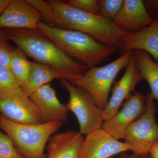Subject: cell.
<instances>
[{
    "label": "cell",
    "mask_w": 158,
    "mask_h": 158,
    "mask_svg": "<svg viewBox=\"0 0 158 158\" xmlns=\"http://www.w3.org/2000/svg\"><path fill=\"white\" fill-rule=\"evenodd\" d=\"M0 158H12L3 157L0 156Z\"/></svg>",
    "instance_id": "cell-30"
},
{
    "label": "cell",
    "mask_w": 158,
    "mask_h": 158,
    "mask_svg": "<svg viewBox=\"0 0 158 158\" xmlns=\"http://www.w3.org/2000/svg\"><path fill=\"white\" fill-rule=\"evenodd\" d=\"M135 50L146 52L158 64V17L148 27L138 32H128L120 39L118 51L121 55Z\"/></svg>",
    "instance_id": "cell-14"
},
{
    "label": "cell",
    "mask_w": 158,
    "mask_h": 158,
    "mask_svg": "<svg viewBox=\"0 0 158 158\" xmlns=\"http://www.w3.org/2000/svg\"><path fill=\"white\" fill-rule=\"evenodd\" d=\"M128 151L126 143L115 139L101 128L84 138L78 158H111Z\"/></svg>",
    "instance_id": "cell-10"
},
{
    "label": "cell",
    "mask_w": 158,
    "mask_h": 158,
    "mask_svg": "<svg viewBox=\"0 0 158 158\" xmlns=\"http://www.w3.org/2000/svg\"><path fill=\"white\" fill-rule=\"evenodd\" d=\"M56 79L68 81L67 76L56 69L50 65L31 62L27 81L21 88L26 95L29 97L40 87Z\"/></svg>",
    "instance_id": "cell-17"
},
{
    "label": "cell",
    "mask_w": 158,
    "mask_h": 158,
    "mask_svg": "<svg viewBox=\"0 0 158 158\" xmlns=\"http://www.w3.org/2000/svg\"><path fill=\"white\" fill-rule=\"evenodd\" d=\"M20 88L9 68L0 63V95Z\"/></svg>",
    "instance_id": "cell-21"
},
{
    "label": "cell",
    "mask_w": 158,
    "mask_h": 158,
    "mask_svg": "<svg viewBox=\"0 0 158 158\" xmlns=\"http://www.w3.org/2000/svg\"><path fill=\"white\" fill-rule=\"evenodd\" d=\"M13 49L10 40L4 34L2 29H0V63L8 68Z\"/></svg>",
    "instance_id": "cell-25"
},
{
    "label": "cell",
    "mask_w": 158,
    "mask_h": 158,
    "mask_svg": "<svg viewBox=\"0 0 158 158\" xmlns=\"http://www.w3.org/2000/svg\"><path fill=\"white\" fill-rule=\"evenodd\" d=\"M149 155L150 158H158V141L153 146Z\"/></svg>",
    "instance_id": "cell-29"
},
{
    "label": "cell",
    "mask_w": 158,
    "mask_h": 158,
    "mask_svg": "<svg viewBox=\"0 0 158 158\" xmlns=\"http://www.w3.org/2000/svg\"><path fill=\"white\" fill-rule=\"evenodd\" d=\"M11 2V0H0V17Z\"/></svg>",
    "instance_id": "cell-27"
},
{
    "label": "cell",
    "mask_w": 158,
    "mask_h": 158,
    "mask_svg": "<svg viewBox=\"0 0 158 158\" xmlns=\"http://www.w3.org/2000/svg\"><path fill=\"white\" fill-rule=\"evenodd\" d=\"M29 97L37 107L43 123L67 122L69 112L67 106L60 102L49 84L40 87Z\"/></svg>",
    "instance_id": "cell-13"
},
{
    "label": "cell",
    "mask_w": 158,
    "mask_h": 158,
    "mask_svg": "<svg viewBox=\"0 0 158 158\" xmlns=\"http://www.w3.org/2000/svg\"><path fill=\"white\" fill-rule=\"evenodd\" d=\"M126 68L124 74L116 82L111 90L112 95L103 111L104 122L115 116L123 101L129 97L131 93H135L136 86L139 82L144 80L136 66L135 54Z\"/></svg>",
    "instance_id": "cell-11"
},
{
    "label": "cell",
    "mask_w": 158,
    "mask_h": 158,
    "mask_svg": "<svg viewBox=\"0 0 158 158\" xmlns=\"http://www.w3.org/2000/svg\"><path fill=\"white\" fill-rule=\"evenodd\" d=\"M0 156L12 158H24L15 146L12 139L0 130Z\"/></svg>",
    "instance_id": "cell-23"
},
{
    "label": "cell",
    "mask_w": 158,
    "mask_h": 158,
    "mask_svg": "<svg viewBox=\"0 0 158 158\" xmlns=\"http://www.w3.org/2000/svg\"><path fill=\"white\" fill-rule=\"evenodd\" d=\"M0 114L15 123H43L37 107L21 88L0 95Z\"/></svg>",
    "instance_id": "cell-8"
},
{
    "label": "cell",
    "mask_w": 158,
    "mask_h": 158,
    "mask_svg": "<svg viewBox=\"0 0 158 158\" xmlns=\"http://www.w3.org/2000/svg\"><path fill=\"white\" fill-rule=\"evenodd\" d=\"M10 41L35 62L50 65L64 74L69 82L81 77L86 66L69 56L52 41L37 30L2 29Z\"/></svg>",
    "instance_id": "cell-1"
},
{
    "label": "cell",
    "mask_w": 158,
    "mask_h": 158,
    "mask_svg": "<svg viewBox=\"0 0 158 158\" xmlns=\"http://www.w3.org/2000/svg\"><path fill=\"white\" fill-rule=\"evenodd\" d=\"M119 158H150V157L149 154L140 155L133 153L131 155H123Z\"/></svg>",
    "instance_id": "cell-28"
},
{
    "label": "cell",
    "mask_w": 158,
    "mask_h": 158,
    "mask_svg": "<svg viewBox=\"0 0 158 158\" xmlns=\"http://www.w3.org/2000/svg\"><path fill=\"white\" fill-rule=\"evenodd\" d=\"M144 3L148 11L152 18L154 15V19L158 17V0L145 1Z\"/></svg>",
    "instance_id": "cell-26"
},
{
    "label": "cell",
    "mask_w": 158,
    "mask_h": 158,
    "mask_svg": "<svg viewBox=\"0 0 158 158\" xmlns=\"http://www.w3.org/2000/svg\"><path fill=\"white\" fill-rule=\"evenodd\" d=\"M134 52L137 68L143 80L149 85L151 95L158 102V64L146 52L141 50Z\"/></svg>",
    "instance_id": "cell-18"
},
{
    "label": "cell",
    "mask_w": 158,
    "mask_h": 158,
    "mask_svg": "<svg viewBox=\"0 0 158 158\" xmlns=\"http://www.w3.org/2000/svg\"><path fill=\"white\" fill-rule=\"evenodd\" d=\"M144 1L124 0L123 5L112 21L124 31L136 32L148 27L153 22Z\"/></svg>",
    "instance_id": "cell-15"
},
{
    "label": "cell",
    "mask_w": 158,
    "mask_h": 158,
    "mask_svg": "<svg viewBox=\"0 0 158 158\" xmlns=\"http://www.w3.org/2000/svg\"><path fill=\"white\" fill-rule=\"evenodd\" d=\"M99 16L110 20L113 19L121 9L124 0H98Z\"/></svg>",
    "instance_id": "cell-20"
},
{
    "label": "cell",
    "mask_w": 158,
    "mask_h": 158,
    "mask_svg": "<svg viewBox=\"0 0 158 158\" xmlns=\"http://www.w3.org/2000/svg\"><path fill=\"white\" fill-rule=\"evenodd\" d=\"M31 62L25 54L16 47L13 48L9 61V68L21 88L26 85L31 70Z\"/></svg>",
    "instance_id": "cell-19"
},
{
    "label": "cell",
    "mask_w": 158,
    "mask_h": 158,
    "mask_svg": "<svg viewBox=\"0 0 158 158\" xmlns=\"http://www.w3.org/2000/svg\"><path fill=\"white\" fill-rule=\"evenodd\" d=\"M61 83L69 94L66 106L69 111L72 112L77 119L79 133L87 135L101 128L104 122L103 111L98 106L90 94L67 80H61Z\"/></svg>",
    "instance_id": "cell-7"
},
{
    "label": "cell",
    "mask_w": 158,
    "mask_h": 158,
    "mask_svg": "<svg viewBox=\"0 0 158 158\" xmlns=\"http://www.w3.org/2000/svg\"><path fill=\"white\" fill-rule=\"evenodd\" d=\"M39 11L42 18V22L55 27L56 23V15L52 8L47 1L28 0Z\"/></svg>",
    "instance_id": "cell-22"
},
{
    "label": "cell",
    "mask_w": 158,
    "mask_h": 158,
    "mask_svg": "<svg viewBox=\"0 0 158 158\" xmlns=\"http://www.w3.org/2000/svg\"><path fill=\"white\" fill-rule=\"evenodd\" d=\"M84 138L74 130L54 134L49 139L46 158H78Z\"/></svg>",
    "instance_id": "cell-16"
},
{
    "label": "cell",
    "mask_w": 158,
    "mask_h": 158,
    "mask_svg": "<svg viewBox=\"0 0 158 158\" xmlns=\"http://www.w3.org/2000/svg\"><path fill=\"white\" fill-rule=\"evenodd\" d=\"M37 31L52 41L69 56L88 69L100 65L118 49L105 45L88 34L39 23Z\"/></svg>",
    "instance_id": "cell-3"
},
{
    "label": "cell",
    "mask_w": 158,
    "mask_h": 158,
    "mask_svg": "<svg viewBox=\"0 0 158 158\" xmlns=\"http://www.w3.org/2000/svg\"><path fill=\"white\" fill-rule=\"evenodd\" d=\"M63 123L53 122L37 124L15 123L0 114V129L12 139L24 158H46L44 150L49 139Z\"/></svg>",
    "instance_id": "cell-4"
},
{
    "label": "cell",
    "mask_w": 158,
    "mask_h": 158,
    "mask_svg": "<svg viewBox=\"0 0 158 158\" xmlns=\"http://www.w3.org/2000/svg\"><path fill=\"white\" fill-rule=\"evenodd\" d=\"M134 53V51H129L109 64L88 69L80 78L70 82L87 90L98 106L104 111L114 80L119 72L127 67Z\"/></svg>",
    "instance_id": "cell-5"
},
{
    "label": "cell",
    "mask_w": 158,
    "mask_h": 158,
    "mask_svg": "<svg viewBox=\"0 0 158 158\" xmlns=\"http://www.w3.org/2000/svg\"><path fill=\"white\" fill-rule=\"evenodd\" d=\"M41 15L28 0H11L0 17V29L37 30Z\"/></svg>",
    "instance_id": "cell-12"
},
{
    "label": "cell",
    "mask_w": 158,
    "mask_h": 158,
    "mask_svg": "<svg viewBox=\"0 0 158 158\" xmlns=\"http://www.w3.org/2000/svg\"><path fill=\"white\" fill-rule=\"evenodd\" d=\"M63 2L69 6L76 9L90 14L98 15V0H69Z\"/></svg>",
    "instance_id": "cell-24"
},
{
    "label": "cell",
    "mask_w": 158,
    "mask_h": 158,
    "mask_svg": "<svg viewBox=\"0 0 158 158\" xmlns=\"http://www.w3.org/2000/svg\"><path fill=\"white\" fill-rule=\"evenodd\" d=\"M145 109L146 97L136 92L126 100L115 116L104 122L102 128L115 139H124L127 128L143 115Z\"/></svg>",
    "instance_id": "cell-9"
},
{
    "label": "cell",
    "mask_w": 158,
    "mask_h": 158,
    "mask_svg": "<svg viewBox=\"0 0 158 158\" xmlns=\"http://www.w3.org/2000/svg\"><path fill=\"white\" fill-rule=\"evenodd\" d=\"M146 109L143 115L130 125L124 139L129 151L136 154H149L158 141V124L156 120L157 106L150 94L146 96Z\"/></svg>",
    "instance_id": "cell-6"
},
{
    "label": "cell",
    "mask_w": 158,
    "mask_h": 158,
    "mask_svg": "<svg viewBox=\"0 0 158 158\" xmlns=\"http://www.w3.org/2000/svg\"><path fill=\"white\" fill-rule=\"evenodd\" d=\"M47 2L56 15V27L81 32L101 43L118 49L120 39L128 32L118 27L112 20L76 9L63 1Z\"/></svg>",
    "instance_id": "cell-2"
}]
</instances>
